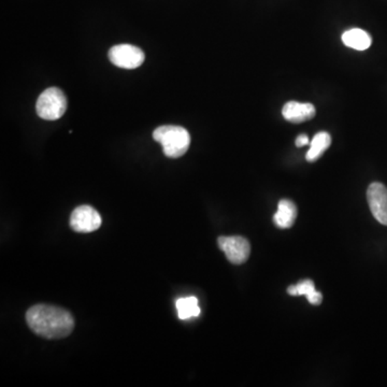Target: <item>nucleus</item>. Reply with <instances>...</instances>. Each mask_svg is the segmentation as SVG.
Listing matches in <instances>:
<instances>
[{"label":"nucleus","instance_id":"f257e3e1","mask_svg":"<svg viewBox=\"0 0 387 387\" xmlns=\"http://www.w3.org/2000/svg\"><path fill=\"white\" fill-rule=\"evenodd\" d=\"M28 327L45 339L66 338L74 328V318L69 311L51 306L36 305L26 313Z\"/></svg>","mask_w":387,"mask_h":387},{"label":"nucleus","instance_id":"f03ea898","mask_svg":"<svg viewBox=\"0 0 387 387\" xmlns=\"http://www.w3.org/2000/svg\"><path fill=\"white\" fill-rule=\"evenodd\" d=\"M153 139L163 146L164 154L167 157L179 158L188 152L190 136L181 126H159L153 133Z\"/></svg>","mask_w":387,"mask_h":387},{"label":"nucleus","instance_id":"7ed1b4c3","mask_svg":"<svg viewBox=\"0 0 387 387\" xmlns=\"http://www.w3.org/2000/svg\"><path fill=\"white\" fill-rule=\"evenodd\" d=\"M36 110L38 115L47 121L60 119L67 110V98L64 91L57 87L45 89L38 98Z\"/></svg>","mask_w":387,"mask_h":387},{"label":"nucleus","instance_id":"20e7f679","mask_svg":"<svg viewBox=\"0 0 387 387\" xmlns=\"http://www.w3.org/2000/svg\"><path fill=\"white\" fill-rule=\"evenodd\" d=\"M144 58L142 49L136 45H114L109 51V60L123 69H136L143 64Z\"/></svg>","mask_w":387,"mask_h":387},{"label":"nucleus","instance_id":"39448f33","mask_svg":"<svg viewBox=\"0 0 387 387\" xmlns=\"http://www.w3.org/2000/svg\"><path fill=\"white\" fill-rule=\"evenodd\" d=\"M102 226V217L91 206H80L72 211L70 227L74 232L89 234Z\"/></svg>","mask_w":387,"mask_h":387},{"label":"nucleus","instance_id":"423d86ee","mask_svg":"<svg viewBox=\"0 0 387 387\" xmlns=\"http://www.w3.org/2000/svg\"><path fill=\"white\" fill-rule=\"evenodd\" d=\"M217 243L232 264L241 265L249 259L251 245L245 238L241 236L220 237L217 239Z\"/></svg>","mask_w":387,"mask_h":387},{"label":"nucleus","instance_id":"0eeeda50","mask_svg":"<svg viewBox=\"0 0 387 387\" xmlns=\"http://www.w3.org/2000/svg\"><path fill=\"white\" fill-rule=\"evenodd\" d=\"M370 210L377 222L387 226V188L382 183L370 184L367 190Z\"/></svg>","mask_w":387,"mask_h":387},{"label":"nucleus","instance_id":"6e6552de","mask_svg":"<svg viewBox=\"0 0 387 387\" xmlns=\"http://www.w3.org/2000/svg\"><path fill=\"white\" fill-rule=\"evenodd\" d=\"M316 110L312 104H302L298 102H289L285 104L282 110L284 119L294 124L310 121L316 116Z\"/></svg>","mask_w":387,"mask_h":387},{"label":"nucleus","instance_id":"1a4fd4ad","mask_svg":"<svg viewBox=\"0 0 387 387\" xmlns=\"http://www.w3.org/2000/svg\"><path fill=\"white\" fill-rule=\"evenodd\" d=\"M297 207L289 199H282L278 205V211L274 217V222L279 228H291L296 221Z\"/></svg>","mask_w":387,"mask_h":387},{"label":"nucleus","instance_id":"9d476101","mask_svg":"<svg viewBox=\"0 0 387 387\" xmlns=\"http://www.w3.org/2000/svg\"><path fill=\"white\" fill-rule=\"evenodd\" d=\"M342 41L346 47L357 49V51H365L371 45V36L365 30L360 28H353L348 30L342 35Z\"/></svg>","mask_w":387,"mask_h":387},{"label":"nucleus","instance_id":"9b49d317","mask_svg":"<svg viewBox=\"0 0 387 387\" xmlns=\"http://www.w3.org/2000/svg\"><path fill=\"white\" fill-rule=\"evenodd\" d=\"M287 293L291 296L305 295L308 298L309 302L314 305V306L321 304L322 300H323L322 294L316 291L314 283L311 280H305V281L300 282L296 285L289 286L287 289Z\"/></svg>","mask_w":387,"mask_h":387},{"label":"nucleus","instance_id":"f8f14e48","mask_svg":"<svg viewBox=\"0 0 387 387\" xmlns=\"http://www.w3.org/2000/svg\"><path fill=\"white\" fill-rule=\"evenodd\" d=\"M331 144V137L329 133L326 131H321V133H316L314 138L311 141L310 150L307 153V161L310 163L318 161V158L321 157L325 151L327 150Z\"/></svg>","mask_w":387,"mask_h":387},{"label":"nucleus","instance_id":"ddd939ff","mask_svg":"<svg viewBox=\"0 0 387 387\" xmlns=\"http://www.w3.org/2000/svg\"><path fill=\"white\" fill-rule=\"evenodd\" d=\"M175 308L178 311V316L180 320H188L190 318H197L200 316L198 299L195 296L182 297L175 301Z\"/></svg>","mask_w":387,"mask_h":387},{"label":"nucleus","instance_id":"4468645a","mask_svg":"<svg viewBox=\"0 0 387 387\" xmlns=\"http://www.w3.org/2000/svg\"><path fill=\"white\" fill-rule=\"evenodd\" d=\"M309 142H310V141H309V137L307 136V135H300V136L297 137L296 146H298V148L307 146V144H309Z\"/></svg>","mask_w":387,"mask_h":387}]
</instances>
